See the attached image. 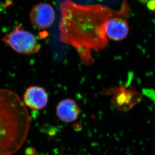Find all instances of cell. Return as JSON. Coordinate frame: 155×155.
<instances>
[{"label": "cell", "instance_id": "cell-1", "mask_svg": "<svg viewBox=\"0 0 155 155\" xmlns=\"http://www.w3.org/2000/svg\"><path fill=\"white\" fill-rule=\"evenodd\" d=\"M60 9V40L76 50L82 64L91 65L94 62L92 51L104 49L108 42L106 26L113 11L102 5H82L72 0H64Z\"/></svg>", "mask_w": 155, "mask_h": 155}, {"label": "cell", "instance_id": "cell-2", "mask_svg": "<svg viewBox=\"0 0 155 155\" xmlns=\"http://www.w3.org/2000/svg\"><path fill=\"white\" fill-rule=\"evenodd\" d=\"M30 119L19 95L0 89V155H12L23 145L29 131Z\"/></svg>", "mask_w": 155, "mask_h": 155}, {"label": "cell", "instance_id": "cell-3", "mask_svg": "<svg viewBox=\"0 0 155 155\" xmlns=\"http://www.w3.org/2000/svg\"><path fill=\"white\" fill-rule=\"evenodd\" d=\"M3 40L19 54H34L41 49V44L35 36L24 30L20 25L17 26L11 32L6 35Z\"/></svg>", "mask_w": 155, "mask_h": 155}, {"label": "cell", "instance_id": "cell-4", "mask_svg": "<svg viewBox=\"0 0 155 155\" xmlns=\"http://www.w3.org/2000/svg\"><path fill=\"white\" fill-rule=\"evenodd\" d=\"M56 17L53 6L48 3H41L32 8L30 18L32 24L40 29H45L51 26Z\"/></svg>", "mask_w": 155, "mask_h": 155}, {"label": "cell", "instance_id": "cell-5", "mask_svg": "<svg viewBox=\"0 0 155 155\" xmlns=\"http://www.w3.org/2000/svg\"><path fill=\"white\" fill-rule=\"evenodd\" d=\"M23 101L26 107L32 110H42L47 104L48 94L45 89L41 87L30 86L25 91Z\"/></svg>", "mask_w": 155, "mask_h": 155}, {"label": "cell", "instance_id": "cell-6", "mask_svg": "<svg viewBox=\"0 0 155 155\" xmlns=\"http://www.w3.org/2000/svg\"><path fill=\"white\" fill-rule=\"evenodd\" d=\"M129 32V26L127 21L121 18H111L106 24V36L107 38L113 41L123 40Z\"/></svg>", "mask_w": 155, "mask_h": 155}, {"label": "cell", "instance_id": "cell-7", "mask_svg": "<svg viewBox=\"0 0 155 155\" xmlns=\"http://www.w3.org/2000/svg\"><path fill=\"white\" fill-rule=\"evenodd\" d=\"M56 113L60 120L64 123H72L79 117L80 110L74 100L67 98L57 104Z\"/></svg>", "mask_w": 155, "mask_h": 155}, {"label": "cell", "instance_id": "cell-8", "mask_svg": "<svg viewBox=\"0 0 155 155\" xmlns=\"http://www.w3.org/2000/svg\"><path fill=\"white\" fill-rule=\"evenodd\" d=\"M109 94H113V103L122 110H127L130 108L134 104L132 99L134 92L132 91L126 90L124 88H115L105 90Z\"/></svg>", "mask_w": 155, "mask_h": 155}, {"label": "cell", "instance_id": "cell-9", "mask_svg": "<svg viewBox=\"0 0 155 155\" xmlns=\"http://www.w3.org/2000/svg\"><path fill=\"white\" fill-rule=\"evenodd\" d=\"M147 5L148 8L152 11H153L155 14V0H150Z\"/></svg>", "mask_w": 155, "mask_h": 155}]
</instances>
